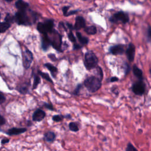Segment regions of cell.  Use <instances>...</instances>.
Masks as SVG:
<instances>
[{
    "instance_id": "cell-25",
    "label": "cell",
    "mask_w": 151,
    "mask_h": 151,
    "mask_svg": "<svg viewBox=\"0 0 151 151\" xmlns=\"http://www.w3.org/2000/svg\"><path fill=\"white\" fill-rule=\"evenodd\" d=\"M126 151H138L137 149L131 143H129L127 145Z\"/></svg>"
},
{
    "instance_id": "cell-16",
    "label": "cell",
    "mask_w": 151,
    "mask_h": 151,
    "mask_svg": "<svg viewBox=\"0 0 151 151\" xmlns=\"http://www.w3.org/2000/svg\"><path fill=\"white\" fill-rule=\"evenodd\" d=\"M56 135L53 132H48L44 135V139L48 142H52L55 140Z\"/></svg>"
},
{
    "instance_id": "cell-43",
    "label": "cell",
    "mask_w": 151,
    "mask_h": 151,
    "mask_svg": "<svg viewBox=\"0 0 151 151\" xmlns=\"http://www.w3.org/2000/svg\"><path fill=\"white\" fill-rule=\"evenodd\" d=\"M0 18H1V14H0Z\"/></svg>"
},
{
    "instance_id": "cell-5",
    "label": "cell",
    "mask_w": 151,
    "mask_h": 151,
    "mask_svg": "<svg viewBox=\"0 0 151 151\" xmlns=\"http://www.w3.org/2000/svg\"><path fill=\"white\" fill-rule=\"evenodd\" d=\"M52 40H51L52 45L53 47L56 49L58 51H61V46H62V36L56 30H53L52 33Z\"/></svg>"
},
{
    "instance_id": "cell-8",
    "label": "cell",
    "mask_w": 151,
    "mask_h": 151,
    "mask_svg": "<svg viewBox=\"0 0 151 151\" xmlns=\"http://www.w3.org/2000/svg\"><path fill=\"white\" fill-rule=\"evenodd\" d=\"M132 90L136 95H142L145 91V85L142 82L136 83L133 85Z\"/></svg>"
},
{
    "instance_id": "cell-4",
    "label": "cell",
    "mask_w": 151,
    "mask_h": 151,
    "mask_svg": "<svg viewBox=\"0 0 151 151\" xmlns=\"http://www.w3.org/2000/svg\"><path fill=\"white\" fill-rule=\"evenodd\" d=\"M15 21L19 25L28 26L32 23L30 22L29 17L27 15L26 11H18L14 16Z\"/></svg>"
},
{
    "instance_id": "cell-19",
    "label": "cell",
    "mask_w": 151,
    "mask_h": 151,
    "mask_svg": "<svg viewBox=\"0 0 151 151\" xmlns=\"http://www.w3.org/2000/svg\"><path fill=\"white\" fill-rule=\"evenodd\" d=\"M76 36L79 40V42L82 43V44L85 45V44H87L89 43V39L85 37H83L80 33L77 32Z\"/></svg>"
},
{
    "instance_id": "cell-10",
    "label": "cell",
    "mask_w": 151,
    "mask_h": 151,
    "mask_svg": "<svg viewBox=\"0 0 151 151\" xmlns=\"http://www.w3.org/2000/svg\"><path fill=\"white\" fill-rule=\"evenodd\" d=\"M45 116H46L45 112L43 110L38 109L37 110H36V112L34 113L33 115V119L34 121L40 122L43 120Z\"/></svg>"
},
{
    "instance_id": "cell-39",
    "label": "cell",
    "mask_w": 151,
    "mask_h": 151,
    "mask_svg": "<svg viewBox=\"0 0 151 151\" xmlns=\"http://www.w3.org/2000/svg\"><path fill=\"white\" fill-rule=\"evenodd\" d=\"M118 80V78L114 77H112L111 79H110V82H116Z\"/></svg>"
},
{
    "instance_id": "cell-7",
    "label": "cell",
    "mask_w": 151,
    "mask_h": 151,
    "mask_svg": "<svg viewBox=\"0 0 151 151\" xmlns=\"http://www.w3.org/2000/svg\"><path fill=\"white\" fill-rule=\"evenodd\" d=\"M110 21L112 22H116L118 21H120L123 23H126L129 21V16L127 14L123 12H119L114 14L112 18L110 19Z\"/></svg>"
},
{
    "instance_id": "cell-24",
    "label": "cell",
    "mask_w": 151,
    "mask_h": 151,
    "mask_svg": "<svg viewBox=\"0 0 151 151\" xmlns=\"http://www.w3.org/2000/svg\"><path fill=\"white\" fill-rule=\"evenodd\" d=\"M5 22H7V23L11 24V23H13L15 21V18L14 17L11 15L10 14H8L5 18Z\"/></svg>"
},
{
    "instance_id": "cell-32",
    "label": "cell",
    "mask_w": 151,
    "mask_h": 151,
    "mask_svg": "<svg viewBox=\"0 0 151 151\" xmlns=\"http://www.w3.org/2000/svg\"><path fill=\"white\" fill-rule=\"evenodd\" d=\"M68 9H69V7H67V6L64 7L63 8V14H64V15L66 16V15H67V13H68Z\"/></svg>"
},
{
    "instance_id": "cell-28",
    "label": "cell",
    "mask_w": 151,
    "mask_h": 151,
    "mask_svg": "<svg viewBox=\"0 0 151 151\" xmlns=\"http://www.w3.org/2000/svg\"><path fill=\"white\" fill-rule=\"evenodd\" d=\"M68 38H69V40L71 41L72 42H74L76 43V38L74 36V34H73V33L72 32H70L68 34Z\"/></svg>"
},
{
    "instance_id": "cell-38",
    "label": "cell",
    "mask_w": 151,
    "mask_h": 151,
    "mask_svg": "<svg viewBox=\"0 0 151 151\" xmlns=\"http://www.w3.org/2000/svg\"><path fill=\"white\" fill-rule=\"evenodd\" d=\"M82 47L81 46H80L79 44H74V47H73V48L74 50H78L79 48H80Z\"/></svg>"
},
{
    "instance_id": "cell-3",
    "label": "cell",
    "mask_w": 151,
    "mask_h": 151,
    "mask_svg": "<svg viewBox=\"0 0 151 151\" xmlns=\"http://www.w3.org/2000/svg\"><path fill=\"white\" fill-rule=\"evenodd\" d=\"M54 22L53 20H47L44 23H39L37 25V28L38 31L43 34H48L52 33L53 31Z\"/></svg>"
},
{
    "instance_id": "cell-37",
    "label": "cell",
    "mask_w": 151,
    "mask_h": 151,
    "mask_svg": "<svg viewBox=\"0 0 151 151\" xmlns=\"http://www.w3.org/2000/svg\"><path fill=\"white\" fill-rule=\"evenodd\" d=\"M77 12V10H75V11H71L70 12H68V13H67L66 17H67V16H69V15H73V14H76Z\"/></svg>"
},
{
    "instance_id": "cell-33",
    "label": "cell",
    "mask_w": 151,
    "mask_h": 151,
    "mask_svg": "<svg viewBox=\"0 0 151 151\" xmlns=\"http://www.w3.org/2000/svg\"><path fill=\"white\" fill-rule=\"evenodd\" d=\"M5 123V119L4 117L0 115V125H3Z\"/></svg>"
},
{
    "instance_id": "cell-6",
    "label": "cell",
    "mask_w": 151,
    "mask_h": 151,
    "mask_svg": "<svg viewBox=\"0 0 151 151\" xmlns=\"http://www.w3.org/2000/svg\"><path fill=\"white\" fill-rule=\"evenodd\" d=\"M23 58L24 66L26 69H28L33 60V55L29 50L26 48L23 52Z\"/></svg>"
},
{
    "instance_id": "cell-36",
    "label": "cell",
    "mask_w": 151,
    "mask_h": 151,
    "mask_svg": "<svg viewBox=\"0 0 151 151\" xmlns=\"http://www.w3.org/2000/svg\"><path fill=\"white\" fill-rule=\"evenodd\" d=\"M148 37L149 38V39L150 40V41H151V27H148Z\"/></svg>"
},
{
    "instance_id": "cell-40",
    "label": "cell",
    "mask_w": 151,
    "mask_h": 151,
    "mask_svg": "<svg viewBox=\"0 0 151 151\" xmlns=\"http://www.w3.org/2000/svg\"><path fill=\"white\" fill-rule=\"evenodd\" d=\"M9 139H3L2 140V142H1V143L3 144H7V143H8V142H9Z\"/></svg>"
},
{
    "instance_id": "cell-26",
    "label": "cell",
    "mask_w": 151,
    "mask_h": 151,
    "mask_svg": "<svg viewBox=\"0 0 151 151\" xmlns=\"http://www.w3.org/2000/svg\"><path fill=\"white\" fill-rule=\"evenodd\" d=\"M40 82V79L38 76H36L34 77V83H33V89H35L37 88V86L39 85Z\"/></svg>"
},
{
    "instance_id": "cell-2",
    "label": "cell",
    "mask_w": 151,
    "mask_h": 151,
    "mask_svg": "<svg viewBox=\"0 0 151 151\" xmlns=\"http://www.w3.org/2000/svg\"><path fill=\"white\" fill-rule=\"evenodd\" d=\"M97 63V57L94 53L89 51L86 53L85 57V66L87 70H91L95 68Z\"/></svg>"
},
{
    "instance_id": "cell-44",
    "label": "cell",
    "mask_w": 151,
    "mask_h": 151,
    "mask_svg": "<svg viewBox=\"0 0 151 151\" xmlns=\"http://www.w3.org/2000/svg\"><path fill=\"white\" fill-rule=\"evenodd\" d=\"M150 72H151V70H150Z\"/></svg>"
},
{
    "instance_id": "cell-21",
    "label": "cell",
    "mask_w": 151,
    "mask_h": 151,
    "mask_svg": "<svg viewBox=\"0 0 151 151\" xmlns=\"http://www.w3.org/2000/svg\"><path fill=\"white\" fill-rule=\"evenodd\" d=\"M45 66L48 69L49 71H50V72L52 73V74L54 77L55 74L57 72V68L55 66L52 65V64L48 63L45 64Z\"/></svg>"
},
{
    "instance_id": "cell-12",
    "label": "cell",
    "mask_w": 151,
    "mask_h": 151,
    "mask_svg": "<svg viewBox=\"0 0 151 151\" xmlns=\"http://www.w3.org/2000/svg\"><path fill=\"white\" fill-rule=\"evenodd\" d=\"M42 48L44 51H47L50 45H52L51 40L50 39V37L48 36V34H43L42 37Z\"/></svg>"
},
{
    "instance_id": "cell-13",
    "label": "cell",
    "mask_w": 151,
    "mask_h": 151,
    "mask_svg": "<svg viewBox=\"0 0 151 151\" xmlns=\"http://www.w3.org/2000/svg\"><path fill=\"white\" fill-rule=\"evenodd\" d=\"M26 131H27V129L26 128H13L10 129L8 130L7 134L8 135H17L24 133Z\"/></svg>"
},
{
    "instance_id": "cell-35",
    "label": "cell",
    "mask_w": 151,
    "mask_h": 151,
    "mask_svg": "<svg viewBox=\"0 0 151 151\" xmlns=\"http://www.w3.org/2000/svg\"><path fill=\"white\" fill-rule=\"evenodd\" d=\"M48 57L51 59L52 60H53V61H56V60H57V58L56 57V56L53 54H49L48 56Z\"/></svg>"
},
{
    "instance_id": "cell-22",
    "label": "cell",
    "mask_w": 151,
    "mask_h": 151,
    "mask_svg": "<svg viewBox=\"0 0 151 151\" xmlns=\"http://www.w3.org/2000/svg\"><path fill=\"white\" fill-rule=\"evenodd\" d=\"M68 126H69L70 130H72V131H73V132H77L78 130H79L77 124L76 123H75V122L70 123Z\"/></svg>"
},
{
    "instance_id": "cell-18",
    "label": "cell",
    "mask_w": 151,
    "mask_h": 151,
    "mask_svg": "<svg viewBox=\"0 0 151 151\" xmlns=\"http://www.w3.org/2000/svg\"><path fill=\"white\" fill-rule=\"evenodd\" d=\"M85 31L86 33H87L89 35H94L96 33L97 30L95 26H91L86 27L85 28Z\"/></svg>"
},
{
    "instance_id": "cell-17",
    "label": "cell",
    "mask_w": 151,
    "mask_h": 151,
    "mask_svg": "<svg viewBox=\"0 0 151 151\" xmlns=\"http://www.w3.org/2000/svg\"><path fill=\"white\" fill-rule=\"evenodd\" d=\"M11 27V24L7 22H0V33H5Z\"/></svg>"
},
{
    "instance_id": "cell-11",
    "label": "cell",
    "mask_w": 151,
    "mask_h": 151,
    "mask_svg": "<svg viewBox=\"0 0 151 151\" xmlns=\"http://www.w3.org/2000/svg\"><path fill=\"white\" fill-rule=\"evenodd\" d=\"M86 26V22L84 18L81 16L77 17L76 18V22L74 26V29L79 30L82 28H85Z\"/></svg>"
},
{
    "instance_id": "cell-14",
    "label": "cell",
    "mask_w": 151,
    "mask_h": 151,
    "mask_svg": "<svg viewBox=\"0 0 151 151\" xmlns=\"http://www.w3.org/2000/svg\"><path fill=\"white\" fill-rule=\"evenodd\" d=\"M110 52L114 55L122 54L124 52V48L122 46L120 45L113 46L110 48Z\"/></svg>"
},
{
    "instance_id": "cell-29",
    "label": "cell",
    "mask_w": 151,
    "mask_h": 151,
    "mask_svg": "<svg viewBox=\"0 0 151 151\" xmlns=\"http://www.w3.org/2000/svg\"><path fill=\"white\" fill-rule=\"evenodd\" d=\"M97 73L99 75V79L102 80V77H103V73H102V70L100 67H97Z\"/></svg>"
},
{
    "instance_id": "cell-31",
    "label": "cell",
    "mask_w": 151,
    "mask_h": 151,
    "mask_svg": "<svg viewBox=\"0 0 151 151\" xmlns=\"http://www.w3.org/2000/svg\"><path fill=\"white\" fill-rule=\"evenodd\" d=\"M5 101V96L0 93V104H3Z\"/></svg>"
},
{
    "instance_id": "cell-30",
    "label": "cell",
    "mask_w": 151,
    "mask_h": 151,
    "mask_svg": "<svg viewBox=\"0 0 151 151\" xmlns=\"http://www.w3.org/2000/svg\"><path fill=\"white\" fill-rule=\"evenodd\" d=\"M81 87H82V85H79L77 86V87L76 88V89L74 90V92H73L74 95H77L79 93L80 90V89H81Z\"/></svg>"
},
{
    "instance_id": "cell-42",
    "label": "cell",
    "mask_w": 151,
    "mask_h": 151,
    "mask_svg": "<svg viewBox=\"0 0 151 151\" xmlns=\"http://www.w3.org/2000/svg\"><path fill=\"white\" fill-rule=\"evenodd\" d=\"M5 1H7L8 2H11V1H13V0H5Z\"/></svg>"
},
{
    "instance_id": "cell-27",
    "label": "cell",
    "mask_w": 151,
    "mask_h": 151,
    "mask_svg": "<svg viewBox=\"0 0 151 151\" xmlns=\"http://www.w3.org/2000/svg\"><path fill=\"white\" fill-rule=\"evenodd\" d=\"M64 119V116L62 115H55L53 117V120L55 122H60Z\"/></svg>"
},
{
    "instance_id": "cell-1",
    "label": "cell",
    "mask_w": 151,
    "mask_h": 151,
    "mask_svg": "<svg viewBox=\"0 0 151 151\" xmlns=\"http://www.w3.org/2000/svg\"><path fill=\"white\" fill-rule=\"evenodd\" d=\"M84 84L89 91L91 93L97 92L102 86L101 80L95 76H91L87 78L85 80Z\"/></svg>"
},
{
    "instance_id": "cell-41",
    "label": "cell",
    "mask_w": 151,
    "mask_h": 151,
    "mask_svg": "<svg viewBox=\"0 0 151 151\" xmlns=\"http://www.w3.org/2000/svg\"><path fill=\"white\" fill-rule=\"evenodd\" d=\"M67 27H68V28H69L70 30H73V29L74 28L73 25L71 24H70V23H67Z\"/></svg>"
},
{
    "instance_id": "cell-20",
    "label": "cell",
    "mask_w": 151,
    "mask_h": 151,
    "mask_svg": "<svg viewBox=\"0 0 151 151\" xmlns=\"http://www.w3.org/2000/svg\"><path fill=\"white\" fill-rule=\"evenodd\" d=\"M133 72L136 77H137L139 79H142V70L139 69L136 66H134L133 67Z\"/></svg>"
},
{
    "instance_id": "cell-15",
    "label": "cell",
    "mask_w": 151,
    "mask_h": 151,
    "mask_svg": "<svg viewBox=\"0 0 151 151\" xmlns=\"http://www.w3.org/2000/svg\"><path fill=\"white\" fill-rule=\"evenodd\" d=\"M29 4L24 2L23 0H18L15 3V7L18 9V11H26V9L28 7Z\"/></svg>"
},
{
    "instance_id": "cell-34",
    "label": "cell",
    "mask_w": 151,
    "mask_h": 151,
    "mask_svg": "<svg viewBox=\"0 0 151 151\" xmlns=\"http://www.w3.org/2000/svg\"><path fill=\"white\" fill-rule=\"evenodd\" d=\"M44 106L46 108H47L48 109H50V110H54V107H53V106L52 105L48 104V103H44Z\"/></svg>"
},
{
    "instance_id": "cell-23",
    "label": "cell",
    "mask_w": 151,
    "mask_h": 151,
    "mask_svg": "<svg viewBox=\"0 0 151 151\" xmlns=\"http://www.w3.org/2000/svg\"><path fill=\"white\" fill-rule=\"evenodd\" d=\"M38 73L41 76L43 79H46V80H47V81L50 82H51V83H53V81H52V80L51 79V78L50 77V76L46 73H43L42 72H40V71H38Z\"/></svg>"
},
{
    "instance_id": "cell-9",
    "label": "cell",
    "mask_w": 151,
    "mask_h": 151,
    "mask_svg": "<svg viewBox=\"0 0 151 151\" xmlns=\"http://www.w3.org/2000/svg\"><path fill=\"white\" fill-rule=\"evenodd\" d=\"M135 54V47L132 43H130L126 50V55L130 62H133Z\"/></svg>"
}]
</instances>
